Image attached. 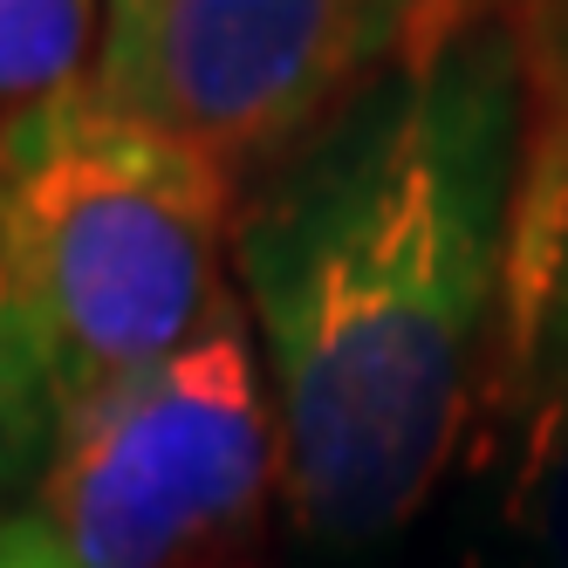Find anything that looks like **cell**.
I'll return each mask as SVG.
<instances>
[{
    "label": "cell",
    "instance_id": "5",
    "mask_svg": "<svg viewBox=\"0 0 568 568\" xmlns=\"http://www.w3.org/2000/svg\"><path fill=\"white\" fill-rule=\"evenodd\" d=\"M479 425H494L473 432L494 466L486 561L568 568V69L548 83V55Z\"/></svg>",
    "mask_w": 568,
    "mask_h": 568
},
{
    "label": "cell",
    "instance_id": "1",
    "mask_svg": "<svg viewBox=\"0 0 568 568\" xmlns=\"http://www.w3.org/2000/svg\"><path fill=\"white\" fill-rule=\"evenodd\" d=\"M541 42L514 0H432L329 124L233 206V281L315 548L404 535L479 432L535 151Z\"/></svg>",
    "mask_w": 568,
    "mask_h": 568
},
{
    "label": "cell",
    "instance_id": "2",
    "mask_svg": "<svg viewBox=\"0 0 568 568\" xmlns=\"http://www.w3.org/2000/svg\"><path fill=\"white\" fill-rule=\"evenodd\" d=\"M240 192L90 83L0 131V274L62 425L172 363L233 295Z\"/></svg>",
    "mask_w": 568,
    "mask_h": 568
},
{
    "label": "cell",
    "instance_id": "7",
    "mask_svg": "<svg viewBox=\"0 0 568 568\" xmlns=\"http://www.w3.org/2000/svg\"><path fill=\"white\" fill-rule=\"evenodd\" d=\"M55 438H62V412L49 390V363L34 349V329L8 288V274H0V520L21 514Z\"/></svg>",
    "mask_w": 568,
    "mask_h": 568
},
{
    "label": "cell",
    "instance_id": "6",
    "mask_svg": "<svg viewBox=\"0 0 568 568\" xmlns=\"http://www.w3.org/2000/svg\"><path fill=\"white\" fill-rule=\"evenodd\" d=\"M103 0H0V131L97 75Z\"/></svg>",
    "mask_w": 568,
    "mask_h": 568
},
{
    "label": "cell",
    "instance_id": "8",
    "mask_svg": "<svg viewBox=\"0 0 568 568\" xmlns=\"http://www.w3.org/2000/svg\"><path fill=\"white\" fill-rule=\"evenodd\" d=\"M0 568H34V561H28V548L8 535V527H0Z\"/></svg>",
    "mask_w": 568,
    "mask_h": 568
},
{
    "label": "cell",
    "instance_id": "4",
    "mask_svg": "<svg viewBox=\"0 0 568 568\" xmlns=\"http://www.w3.org/2000/svg\"><path fill=\"white\" fill-rule=\"evenodd\" d=\"M432 0H103L90 90L247 192L412 42Z\"/></svg>",
    "mask_w": 568,
    "mask_h": 568
},
{
    "label": "cell",
    "instance_id": "3",
    "mask_svg": "<svg viewBox=\"0 0 568 568\" xmlns=\"http://www.w3.org/2000/svg\"><path fill=\"white\" fill-rule=\"evenodd\" d=\"M281 500V438L247 308L69 418L0 520L34 568H213Z\"/></svg>",
    "mask_w": 568,
    "mask_h": 568
},
{
    "label": "cell",
    "instance_id": "9",
    "mask_svg": "<svg viewBox=\"0 0 568 568\" xmlns=\"http://www.w3.org/2000/svg\"><path fill=\"white\" fill-rule=\"evenodd\" d=\"M213 568H233V561H213Z\"/></svg>",
    "mask_w": 568,
    "mask_h": 568
}]
</instances>
